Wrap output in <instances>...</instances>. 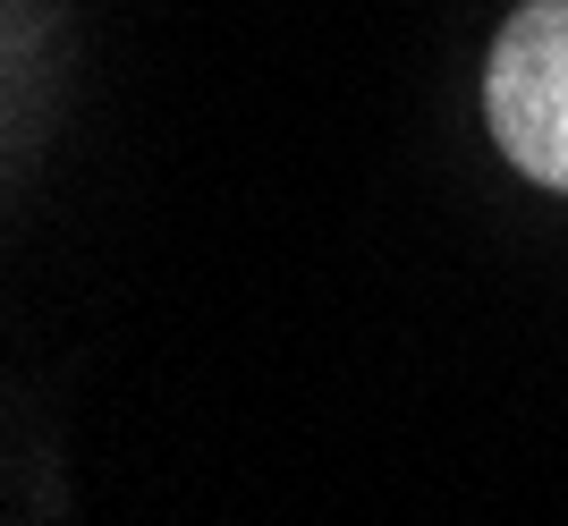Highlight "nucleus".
I'll return each instance as SVG.
<instances>
[{"label":"nucleus","mask_w":568,"mask_h":526,"mask_svg":"<svg viewBox=\"0 0 568 526\" xmlns=\"http://www.w3.org/2000/svg\"><path fill=\"white\" fill-rule=\"evenodd\" d=\"M484 111H493L500 153L526 179L568 188V0H535L500 26L493 69H484Z\"/></svg>","instance_id":"obj_1"}]
</instances>
